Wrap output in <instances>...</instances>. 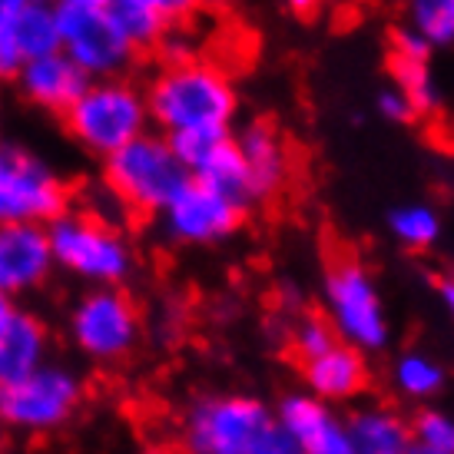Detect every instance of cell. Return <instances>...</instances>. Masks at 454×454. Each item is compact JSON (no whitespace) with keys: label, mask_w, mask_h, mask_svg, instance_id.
Returning <instances> with one entry per match:
<instances>
[{"label":"cell","mask_w":454,"mask_h":454,"mask_svg":"<svg viewBox=\"0 0 454 454\" xmlns=\"http://www.w3.org/2000/svg\"><path fill=\"white\" fill-rule=\"evenodd\" d=\"M375 110H379L388 123H411L415 120V106L408 103V97H404L402 90L395 87H385V90H379V97H375Z\"/></svg>","instance_id":"cell-28"},{"label":"cell","mask_w":454,"mask_h":454,"mask_svg":"<svg viewBox=\"0 0 454 454\" xmlns=\"http://www.w3.org/2000/svg\"><path fill=\"white\" fill-rule=\"evenodd\" d=\"M27 0H0V20H11L13 13L24 7Z\"/></svg>","instance_id":"cell-35"},{"label":"cell","mask_w":454,"mask_h":454,"mask_svg":"<svg viewBox=\"0 0 454 454\" xmlns=\"http://www.w3.org/2000/svg\"><path fill=\"white\" fill-rule=\"evenodd\" d=\"M60 11H87V7H106L110 0H53Z\"/></svg>","instance_id":"cell-33"},{"label":"cell","mask_w":454,"mask_h":454,"mask_svg":"<svg viewBox=\"0 0 454 454\" xmlns=\"http://www.w3.org/2000/svg\"><path fill=\"white\" fill-rule=\"evenodd\" d=\"M64 127L80 150L106 160L153 127L146 90L127 80V74L87 80L80 97L64 110Z\"/></svg>","instance_id":"cell-4"},{"label":"cell","mask_w":454,"mask_h":454,"mask_svg":"<svg viewBox=\"0 0 454 454\" xmlns=\"http://www.w3.org/2000/svg\"><path fill=\"white\" fill-rule=\"evenodd\" d=\"M322 305H325L328 325L335 328L341 341L362 352H381L388 345V312L379 295L375 276L358 259L341 255L328 265L322 278Z\"/></svg>","instance_id":"cell-7"},{"label":"cell","mask_w":454,"mask_h":454,"mask_svg":"<svg viewBox=\"0 0 454 454\" xmlns=\"http://www.w3.org/2000/svg\"><path fill=\"white\" fill-rule=\"evenodd\" d=\"M292 13H299V17H312V13L322 7V0H282Z\"/></svg>","instance_id":"cell-31"},{"label":"cell","mask_w":454,"mask_h":454,"mask_svg":"<svg viewBox=\"0 0 454 454\" xmlns=\"http://www.w3.org/2000/svg\"><path fill=\"white\" fill-rule=\"evenodd\" d=\"M47 236L53 265L87 286H123L137 272V249L127 232L90 209L67 206L47 223Z\"/></svg>","instance_id":"cell-3"},{"label":"cell","mask_w":454,"mask_h":454,"mask_svg":"<svg viewBox=\"0 0 454 454\" xmlns=\"http://www.w3.org/2000/svg\"><path fill=\"white\" fill-rule=\"evenodd\" d=\"M110 11L116 13L120 27L127 30V37L137 43L139 51H150V47H160V40L166 37L169 24L160 20L156 13L143 11V7H129V4H110Z\"/></svg>","instance_id":"cell-25"},{"label":"cell","mask_w":454,"mask_h":454,"mask_svg":"<svg viewBox=\"0 0 454 454\" xmlns=\"http://www.w3.org/2000/svg\"><path fill=\"white\" fill-rule=\"evenodd\" d=\"M388 70H391V83L408 97V103L415 106L418 116H428L438 110L442 90H438V80L431 74L428 57H402V53H391Z\"/></svg>","instance_id":"cell-20"},{"label":"cell","mask_w":454,"mask_h":454,"mask_svg":"<svg viewBox=\"0 0 454 454\" xmlns=\"http://www.w3.org/2000/svg\"><path fill=\"white\" fill-rule=\"evenodd\" d=\"M83 381L74 368L57 362H40L24 375H13L0 385V428L13 434H53L83 404Z\"/></svg>","instance_id":"cell-6"},{"label":"cell","mask_w":454,"mask_h":454,"mask_svg":"<svg viewBox=\"0 0 454 454\" xmlns=\"http://www.w3.org/2000/svg\"><path fill=\"white\" fill-rule=\"evenodd\" d=\"M20 64H24V57H20L17 43H13L11 27H7V20H0V83H4V80H13L17 70H20Z\"/></svg>","instance_id":"cell-30"},{"label":"cell","mask_w":454,"mask_h":454,"mask_svg":"<svg viewBox=\"0 0 454 454\" xmlns=\"http://www.w3.org/2000/svg\"><path fill=\"white\" fill-rule=\"evenodd\" d=\"M13 312H17V305H13V299L7 295V292H0V332H4V325L13 318Z\"/></svg>","instance_id":"cell-34"},{"label":"cell","mask_w":454,"mask_h":454,"mask_svg":"<svg viewBox=\"0 0 454 454\" xmlns=\"http://www.w3.org/2000/svg\"><path fill=\"white\" fill-rule=\"evenodd\" d=\"M276 421L289 434L295 454H352L345 421L312 391L286 395L276 408Z\"/></svg>","instance_id":"cell-13"},{"label":"cell","mask_w":454,"mask_h":454,"mask_svg":"<svg viewBox=\"0 0 454 454\" xmlns=\"http://www.w3.org/2000/svg\"><path fill=\"white\" fill-rule=\"evenodd\" d=\"M183 448L192 454H295L276 408L249 395H209L183 418Z\"/></svg>","instance_id":"cell-2"},{"label":"cell","mask_w":454,"mask_h":454,"mask_svg":"<svg viewBox=\"0 0 454 454\" xmlns=\"http://www.w3.org/2000/svg\"><path fill=\"white\" fill-rule=\"evenodd\" d=\"M391 53H402V57H431V43L418 30L402 24L395 27V34H391Z\"/></svg>","instance_id":"cell-29"},{"label":"cell","mask_w":454,"mask_h":454,"mask_svg":"<svg viewBox=\"0 0 454 454\" xmlns=\"http://www.w3.org/2000/svg\"><path fill=\"white\" fill-rule=\"evenodd\" d=\"M70 202L67 176L24 143L0 139V223H51Z\"/></svg>","instance_id":"cell-9"},{"label":"cell","mask_w":454,"mask_h":454,"mask_svg":"<svg viewBox=\"0 0 454 454\" xmlns=\"http://www.w3.org/2000/svg\"><path fill=\"white\" fill-rule=\"evenodd\" d=\"M160 229L173 246H219L239 232L246 209L226 192L206 186L200 179H190L183 190L160 209Z\"/></svg>","instance_id":"cell-11"},{"label":"cell","mask_w":454,"mask_h":454,"mask_svg":"<svg viewBox=\"0 0 454 454\" xmlns=\"http://www.w3.org/2000/svg\"><path fill=\"white\" fill-rule=\"evenodd\" d=\"M192 173L176 156L166 133H139L103 160V186L127 206V213L156 215Z\"/></svg>","instance_id":"cell-5"},{"label":"cell","mask_w":454,"mask_h":454,"mask_svg":"<svg viewBox=\"0 0 454 454\" xmlns=\"http://www.w3.org/2000/svg\"><path fill=\"white\" fill-rule=\"evenodd\" d=\"M139 312L123 286H90L67 316V335L90 362L116 365L139 345Z\"/></svg>","instance_id":"cell-8"},{"label":"cell","mask_w":454,"mask_h":454,"mask_svg":"<svg viewBox=\"0 0 454 454\" xmlns=\"http://www.w3.org/2000/svg\"><path fill=\"white\" fill-rule=\"evenodd\" d=\"M0 123H4V103H0Z\"/></svg>","instance_id":"cell-37"},{"label":"cell","mask_w":454,"mask_h":454,"mask_svg":"<svg viewBox=\"0 0 454 454\" xmlns=\"http://www.w3.org/2000/svg\"><path fill=\"white\" fill-rule=\"evenodd\" d=\"M60 51L74 60L90 80L123 76L137 64L139 47L127 37L116 13L106 7L60 11Z\"/></svg>","instance_id":"cell-10"},{"label":"cell","mask_w":454,"mask_h":454,"mask_svg":"<svg viewBox=\"0 0 454 454\" xmlns=\"http://www.w3.org/2000/svg\"><path fill=\"white\" fill-rule=\"evenodd\" d=\"M408 428H411V451L454 454V415H448V411L425 408Z\"/></svg>","instance_id":"cell-24"},{"label":"cell","mask_w":454,"mask_h":454,"mask_svg":"<svg viewBox=\"0 0 454 454\" xmlns=\"http://www.w3.org/2000/svg\"><path fill=\"white\" fill-rule=\"evenodd\" d=\"M352 454H404L411 451V428L408 421L385 411V408H358L345 418Z\"/></svg>","instance_id":"cell-17"},{"label":"cell","mask_w":454,"mask_h":454,"mask_svg":"<svg viewBox=\"0 0 454 454\" xmlns=\"http://www.w3.org/2000/svg\"><path fill=\"white\" fill-rule=\"evenodd\" d=\"M7 381V365H4V352H0V385Z\"/></svg>","instance_id":"cell-36"},{"label":"cell","mask_w":454,"mask_h":454,"mask_svg":"<svg viewBox=\"0 0 454 454\" xmlns=\"http://www.w3.org/2000/svg\"><path fill=\"white\" fill-rule=\"evenodd\" d=\"M90 76L67 57L64 51L43 53V57H30L20 64L13 83L20 90L30 106H37L43 114L64 116V110L80 97V90L87 87Z\"/></svg>","instance_id":"cell-14"},{"label":"cell","mask_w":454,"mask_h":454,"mask_svg":"<svg viewBox=\"0 0 454 454\" xmlns=\"http://www.w3.org/2000/svg\"><path fill=\"white\" fill-rule=\"evenodd\" d=\"M404 24L431 43V51L454 47V0H408Z\"/></svg>","instance_id":"cell-22"},{"label":"cell","mask_w":454,"mask_h":454,"mask_svg":"<svg viewBox=\"0 0 454 454\" xmlns=\"http://www.w3.org/2000/svg\"><path fill=\"white\" fill-rule=\"evenodd\" d=\"M53 249L43 223H0V292L11 299L43 289L53 276Z\"/></svg>","instance_id":"cell-12"},{"label":"cell","mask_w":454,"mask_h":454,"mask_svg":"<svg viewBox=\"0 0 454 454\" xmlns=\"http://www.w3.org/2000/svg\"><path fill=\"white\" fill-rule=\"evenodd\" d=\"M110 4H129V7H143V11L156 13L160 20H166L169 27L190 20L192 13L202 7V0H110Z\"/></svg>","instance_id":"cell-27"},{"label":"cell","mask_w":454,"mask_h":454,"mask_svg":"<svg viewBox=\"0 0 454 454\" xmlns=\"http://www.w3.org/2000/svg\"><path fill=\"white\" fill-rule=\"evenodd\" d=\"M150 123L160 133L179 129H232L239 116V93L226 70L209 60H169L146 87Z\"/></svg>","instance_id":"cell-1"},{"label":"cell","mask_w":454,"mask_h":454,"mask_svg":"<svg viewBox=\"0 0 454 454\" xmlns=\"http://www.w3.org/2000/svg\"><path fill=\"white\" fill-rule=\"evenodd\" d=\"M332 341H339V335H335V328L328 325V318L309 316L299 322V328H295L292 348H295V355H299V362H305V358H312V355L325 352Z\"/></svg>","instance_id":"cell-26"},{"label":"cell","mask_w":454,"mask_h":454,"mask_svg":"<svg viewBox=\"0 0 454 454\" xmlns=\"http://www.w3.org/2000/svg\"><path fill=\"white\" fill-rule=\"evenodd\" d=\"M305 388L328 404H341L358 398L368 388V362L365 352L348 341H332L325 352L302 362Z\"/></svg>","instance_id":"cell-15"},{"label":"cell","mask_w":454,"mask_h":454,"mask_svg":"<svg viewBox=\"0 0 454 454\" xmlns=\"http://www.w3.org/2000/svg\"><path fill=\"white\" fill-rule=\"evenodd\" d=\"M388 229L404 249L421 253L442 239V215L425 202H408V206H398L388 213Z\"/></svg>","instance_id":"cell-21"},{"label":"cell","mask_w":454,"mask_h":454,"mask_svg":"<svg viewBox=\"0 0 454 454\" xmlns=\"http://www.w3.org/2000/svg\"><path fill=\"white\" fill-rule=\"evenodd\" d=\"M236 143H239V153L253 179L255 200L276 196L289 179V150H286V139L278 137V129L269 123H249L236 133Z\"/></svg>","instance_id":"cell-16"},{"label":"cell","mask_w":454,"mask_h":454,"mask_svg":"<svg viewBox=\"0 0 454 454\" xmlns=\"http://www.w3.org/2000/svg\"><path fill=\"white\" fill-rule=\"evenodd\" d=\"M438 299H442V305L448 309V316L454 318V276L438 282Z\"/></svg>","instance_id":"cell-32"},{"label":"cell","mask_w":454,"mask_h":454,"mask_svg":"<svg viewBox=\"0 0 454 454\" xmlns=\"http://www.w3.org/2000/svg\"><path fill=\"white\" fill-rule=\"evenodd\" d=\"M395 385L404 398L425 402L444 388V368L425 352H404L395 362Z\"/></svg>","instance_id":"cell-23"},{"label":"cell","mask_w":454,"mask_h":454,"mask_svg":"<svg viewBox=\"0 0 454 454\" xmlns=\"http://www.w3.org/2000/svg\"><path fill=\"white\" fill-rule=\"evenodd\" d=\"M0 352H4V365H7V379L24 375L34 365L47 362L51 352V332L37 316H30L24 309H17L13 318L0 332Z\"/></svg>","instance_id":"cell-18"},{"label":"cell","mask_w":454,"mask_h":454,"mask_svg":"<svg viewBox=\"0 0 454 454\" xmlns=\"http://www.w3.org/2000/svg\"><path fill=\"white\" fill-rule=\"evenodd\" d=\"M7 27L24 60L60 51V7L53 0H27Z\"/></svg>","instance_id":"cell-19"}]
</instances>
